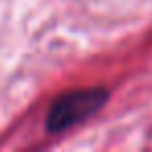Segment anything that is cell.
<instances>
[{
	"label": "cell",
	"instance_id": "1",
	"mask_svg": "<svg viewBox=\"0 0 152 152\" xmlns=\"http://www.w3.org/2000/svg\"><path fill=\"white\" fill-rule=\"evenodd\" d=\"M108 100L106 88H83L61 94L52 100L46 115V131L63 133L65 129L94 117Z\"/></svg>",
	"mask_w": 152,
	"mask_h": 152
}]
</instances>
